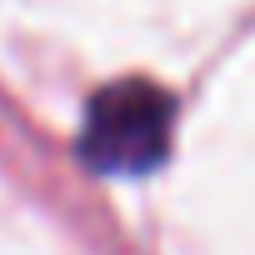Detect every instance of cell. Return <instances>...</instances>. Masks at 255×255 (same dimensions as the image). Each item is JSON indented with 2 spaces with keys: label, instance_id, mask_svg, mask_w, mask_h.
<instances>
[{
  "label": "cell",
  "instance_id": "obj_1",
  "mask_svg": "<svg viewBox=\"0 0 255 255\" xmlns=\"http://www.w3.org/2000/svg\"><path fill=\"white\" fill-rule=\"evenodd\" d=\"M175 100L155 80H115L95 90L80 130V155L100 175H145L170 155Z\"/></svg>",
  "mask_w": 255,
  "mask_h": 255
}]
</instances>
